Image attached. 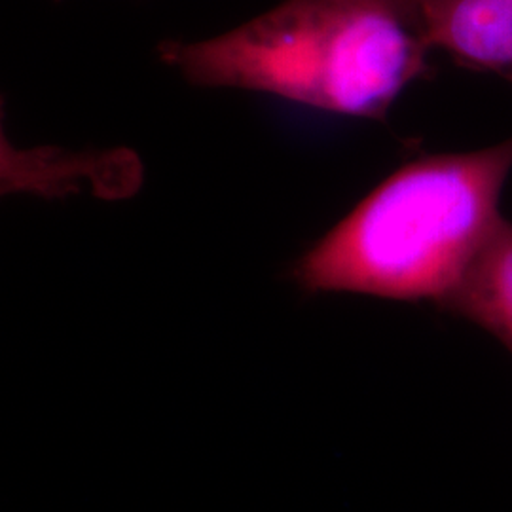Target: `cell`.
Listing matches in <instances>:
<instances>
[{
    "label": "cell",
    "instance_id": "1",
    "mask_svg": "<svg viewBox=\"0 0 512 512\" xmlns=\"http://www.w3.org/2000/svg\"><path fill=\"white\" fill-rule=\"evenodd\" d=\"M431 52L421 0H283L220 37L160 44L162 61L196 86L368 120H384L429 73Z\"/></svg>",
    "mask_w": 512,
    "mask_h": 512
},
{
    "label": "cell",
    "instance_id": "2",
    "mask_svg": "<svg viewBox=\"0 0 512 512\" xmlns=\"http://www.w3.org/2000/svg\"><path fill=\"white\" fill-rule=\"evenodd\" d=\"M511 173L512 137L404 164L294 264V283L442 308L503 220Z\"/></svg>",
    "mask_w": 512,
    "mask_h": 512
},
{
    "label": "cell",
    "instance_id": "3",
    "mask_svg": "<svg viewBox=\"0 0 512 512\" xmlns=\"http://www.w3.org/2000/svg\"><path fill=\"white\" fill-rule=\"evenodd\" d=\"M433 52L512 84V0H421Z\"/></svg>",
    "mask_w": 512,
    "mask_h": 512
},
{
    "label": "cell",
    "instance_id": "4",
    "mask_svg": "<svg viewBox=\"0 0 512 512\" xmlns=\"http://www.w3.org/2000/svg\"><path fill=\"white\" fill-rule=\"evenodd\" d=\"M440 310L490 332L512 353V222H499Z\"/></svg>",
    "mask_w": 512,
    "mask_h": 512
}]
</instances>
